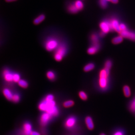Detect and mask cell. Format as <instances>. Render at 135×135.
Segmentation results:
<instances>
[{"label":"cell","instance_id":"obj_1","mask_svg":"<svg viewBox=\"0 0 135 135\" xmlns=\"http://www.w3.org/2000/svg\"><path fill=\"white\" fill-rule=\"evenodd\" d=\"M66 52V47L64 45H61L58 47L54 55L55 60L57 61H60L62 60Z\"/></svg>","mask_w":135,"mask_h":135},{"label":"cell","instance_id":"obj_2","mask_svg":"<svg viewBox=\"0 0 135 135\" xmlns=\"http://www.w3.org/2000/svg\"><path fill=\"white\" fill-rule=\"evenodd\" d=\"M58 46L57 41L54 39L47 40L45 43V48L47 51H52L57 48Z\"/></svg>","mask_w":135,"mask_h":135},{"label":"cell","instance_id":"obj_3","mask_svg":"<svg viewBox=\"0 0 135 135\" xmlns=\"http://www.w3.org/2000/svg\"><path fill=\"white\" fill-rule=\"evenodd\" d=\"M120 35L123 38L129 39L131 40L135 41V33L126 30L120 32Z\"/></svg>","mask_w":135,"mask_h":135},{"label":"cell","instance_id":"obj_4","mask_svg":"<svg viewBox=\"0 0 135 135\" xmlns=\"http://www.w3.org/2000/svg\"><path fill=\"white\" fill-rule=\"evenodd\" d=\"M99 26L102 30V32L105 34L108 33L112 29L110 22L107 21H104L101 22Z\"/></svg>","mask_w":135,"mask_h":135},{"label":"cell","instance_id":"obj_5","mask_svg":"<svg viewBox=\"0 0 135 135\" xmlns=\"http://www.w3.org/2000/svg\"><path fill=\"white\" fill-rule=\"evenodd\" d=\"M13 75L8 69H5L3 71L4 79L8 82H13Z\"/></svg>","mask_w":135,"mask_h":135},{"label":"cell","instance_id":"obj_6","mask_svg":"<svg viewBox=\"0 0 135 135\" xmlns=\"http://www.w3.org/2000/svg\"><path fill=\"white\" fill-rule=\"evenodd\" d=\"M110 23L111 25V29L115 31L118 33H120L121 31L119 27L120 24H119V22L117 20L115 19H112V20L110 22Z\"/></svg>","mask_w":135,"mask_h":135},{"label":"cell","instance_id":"obj_7","mask_svg":"<svg viewBox=\"0 0 135 135\" xmlns=\"http://www.w3.org/2000/svg\"><path fill=\"white\" fill-rule=\"evenodd\" d=\"M52 116L51 115L47 112H46V113L43 114L40 118V122L41 124L44 126L45 125L49 122Z\"/></svg>","mask_w":135,"mask_h":135},{"label":"cell","instance_id":"obj_8","mask_svg":"<svg viewBox=\"0 0 135 135\" xmlns=\"http://www.w3.org/2000/svg\"><path fill=\"white\" fill-rule=\"evenodd\" d=\"M99 85L102 89H105L108 87V78L99 77Z\"/></svg>","mask_w":135,"mask_h":135},{"label":"cell","instance_id":"obj_9","mask_svg":"<svg viewBox=\"0 0 135 135\" xmlns=\"http://www.w3.org/2000/svg\"><path fill=\"white\" fill-rule=\"evenodd\" d=\"M3 93L4 96L8 101H12L13 94L12 91L8 88H4L3 90Z\"/></svg>","mask_w":135,"mask_h":135},{"label":"cell","instance_id":"obj_10","mask_svg":"<svg viewBox=\"0 0 135 135\" xmlns=\"http://www.w3.org/2000/svg\"><path fill=\"white\" fill-rule=\"evenodd\" d=\"M100 44H93L88 49L87 52L89 55H94L98 52Z\"/></svg>","mask_w":135,"mask_h":135},{"label":"cell","instance_id":"obj_11","mask_svg":"<svg viewBox=\"0 0 135 135\" xmlns=\"http://www.w3.org/2000/svg\"><path fill=\"white\" fill-rule=\"evenodd\" d=\"M85 123L88 129L93 130L94 128V124L90 116H87L85 118Z\"/></svg>","mask_w":135,"mask_h":135},{"label":"cell","instance_id":"obj_12","mask_svg":"<svg viewBox=\"0 0 135 135\" xmlns=\"http://www.w3.org/2000/svg\"><path fill=\"white\" fill-rule=\"evenodd\" d=\"M25 135H30L32 133V126L30 124L26 123L24 125Z\"/></svg>","mask_w":135,"mask_h":135},{"label":"cell","instance_id":"obj_13","mask_svg":"<svg viewBox=\"0 0 135 135\" xmlns=\"http://www.w3.org/2000/svg\"><path fill=\"white\" fill-rule=\"evenodd\" d=\"M45 16L44 14H42L37 17L34 19L33 22L35 25H38L42 22L45 19Z\"/></svg>","mask_w":135,"mask_h":135},{"label":"cell","instance_id":"obj_14","mask_svg":"<svg viewBox=\"0 0 135 135\" xmlns=\"http://www.w3.org/2000/svg\"><path fill=\"white\" fill-rule=\"evenodd\" d=\"M68 11L71 13H76L79 11L76 8L74 3L70 4L68 6Z\"/></svg>","mask_w":135,"mask_h":135},{"label":"cell","instance_id":"obj_15","mask_svg":"<svg viewBox=\"0 0 135 135\" xmlns=\"http://www.w3.org/2000/svg\"><path fill=\"white\" fill-rule=\"evenodd\" d=\"M75 119L74 117L69 118L68 120H66V125L67 127H71L74 125L75 124Z\"/></svg>","mask_w":135,"mask_h":135},{"label":"cell","instance_id":"obj_16","mask_svg":"<svg viewBox=\"0 0 135 135\" xmlns=\"http://www.w3.org/2000/svg\"><path fill=\"white\" fill-rule=\"evenodd\" d=\"M90 39L91 40L92 43L94 45L99 44V39L98 35L96 34H93L90 37Z\"/></svg>","mask_w":135,"mask_h":135},{"label":"cell","instance_id":"obj_17","mask_svg":"<svg viewBox=\"0 0 135 135\" xmlns=\"http://www.w3.org/2000/svg\"><path fill=\"white\" fill-rule=\"evenodd\" d=\"M95 65L92 63H90L87 64L84 68V70L85 72L90 71L94 69Z\"/></svg>","mask_w":135,"mask_h":135},{"label":"cell","instance_id":"obj_18","mask_svg":"<svg viewBox=\"0 0 135 135\" xmlns=\"http://www.w3.org/2000/svg\"><path fill=\"white\" fill-rule=\"evenodd\" d=\"M123 37L121 35L114 37L112 40V43L115 44H118L121 43V42L123 41Z\"/></svg>","mask_w":135,"mask_h":135},{"label":"cell","instance_id":"obj_19","mask_svg":"<svg viewBox=\"0 0 135 135\" xmlns=\"http://www.w3.org/2000/svg\"><path fill=\"white\" fill-rule=\"evenodd\" d=\"M46 76L50 80L53 81L56 79L55 74L52 71H49L46 73Z\"/></svg>","mask_w":135,"mask_h":135},{"label":"cell","instance_id":"obj_20","mask_svg":"<svg viewBox=\"0 0 135 135\" xmlns=\"http://www.w3.org/2000/svg\"><path fill=\"white\" fill-rule=\"evenodd\" d=\"M74 4L79 11L81 10L84 8V4L81 1L78 0L75 1L74 3Z\"/></svg>","mask_w":135,"mask_h":135},{"label":"cell","instance_id":"obj_21","mask_svg":"<svg viewBox=\"0 0 135 135\" xmlns=\"http://www.w3.org/2000/svg\"><path fill=\"white\" fill-rule=\"evenodd\" d=\"M123 92L125 97H128L131 95L130 88L128 86H125L123 87Z\"/></svg>","mask_w":135,"mask_h":135},{"label":"cell","instance_id":"obj_22","mask_svg":"<svg viewBox=\"0 0 135 135\" xmlns=\"http://www.w3.org/2000/svg\"><path fill=\"white\" fill-rule=\"evenodd\" d=\"M18 84L20 87L23 88H26L28 87V83L24 79H20L18 82Z\"/></svg>","mask_w":135,"mask_h":135},{"label":"cell","instance_id":"obj_23","mask_svg":"<svg viewBox=\"0 0 135 135\" xmlns=\"http://www.w3.org/2000/svg\"><path fill=\"white\" fill-rule=\"evenodd\" d=\"M74 104V102L72 100H68V101H65L63 103V106L64 107L66 108L71 107L73 106Z\"/></svg>","mask_w":135,"mask_h":135},{"label":"cell","instance_id":"obj_24","mask_svg":"<svg viewBox=\"0 0 135 135\" xmlns=\"http://www.w3.org/2000/svg\"><path fill=\"white\" fill-rule=\"evenodd\" d=\"M78 95H79V97H80V98H81L83 101H86L88 99V96L86 93L84 91H80Z\"/></svg>","mask_w":135,"mask_h":135},{"label":"cell","instance_id":"obj_25","mask_svg":"<svg viewBox=\"0 0 135 135\" xmlns=\"http://www.w3.org/2000/svg\"><path fill=\"white\" fill-rule=\"evenodd\" d=\"M20 100V97L19 95L17 93H15L14 94H13L12 101L16 103L19 102Z\"/></svg>","mask_w":135,"mask_h":135},{"label":"cell","instance_id":"obj_26","mask_svg":"<svg viewBox=\"0 0 135 135\" xmlns=\"http://www.w3.org/2000/svg\"><path fill=\"white\" fill-rule=\"evenodd\" d=\"M112 66V63L110 60H108L105 63V69L107 70H110Z\"/></svg>","mask_w":135,"mask_h":135},{"label":"cell","instance_id":"obj_27","mask_svg":"<svg viewBox=\"0 0 135 135\" xmlns=\"http://www.w3.org/2000/svg\"><path fill=\"white\" fill-rule=\"evenodd\" d=\"M99 3L101 7L103 8H106L108 6V1L106 0H100Z\"/></svg>","mask_w":135,"mask_h":135},{"label":"cell","instance_id":"obj_28","mask_svg":"<svg viewBox=\"0 0 135 135\" xmlns=\"http://www.w3.org/2000/svg\"><path fill=\"white\" fill-rule=\"evenodd\" d=\"M20 76L18 73H14L13 75V82L18 83L20 80Z\"/></svg>","mask_w":135,"mask_h":135},{"label":"cell","instance_id":"obj_29","mask_svg":"<svg viewBox=\"0 0 135 135\" xmlns=\"http://www.w3.org/2000/svg\"><path fill=\"white\" fill-rule=\"evenodd\" d=\"M45 99L46 101H53L54 99V96L51 94H49L47 95L45 97Z\"/></svg>","mask_w":135,"mask_h":135},{"label":"cell","instance_id":"obj_30","mask_svg":"<svg viewBox=\"0 0 135 135\" xmlns=\"http://www.w3.org/2000/svg\"><path fill=\"white\" fill-rule=\"evenodd\" d=\"M130 108L132 111L135 112V99L133 101L130 105Z\"/></svg>","mask_w":135,"mask_h":135},{"label":"cell","instance_id":"obj_31","mask_svg":"<svg viewBox=\"0 0 135 135\" xmlns=\"http://www.w3.org/2000/svg\"><path fill=\"white\" fill-rule=\"evenodd\" d=\"M119 27H120V29L121 31L127 30L126 26L123 23H121V24H120V25H119Z\"/></svg>","mask_w":135,"mask_h":135},{"label":"cell","instance_id":"obj_32","mask_svg":"<svg viewBox=\"0 0 135 135\" xmlns=\"http://www.w3.org/2000/svg\"><path fill=\"white\" fill-rule=\"evenodd\" d=\"M113 135H124V133H123V132L122 131H117L115 132Z\"/></svg>","mask_w":135,"mask_h":135},{"label":"cell","instance_id":"obj_33","mask_svg":"<svg viewBox=\"0 0 135 135\" xmlns=\"http://www.w3.org/2000/svg\"><path fill=\"white\" fill-rule=\"evenodd\" d=\"M30 135H40V133H38L37 132L32 131Z\"/></svg>","mask_w":135,"mask_h":135},{"label":"cell","instance_id":"obj_34","mask_svg":"<svg viewBox=\"0 0 135 135\" xmlns=\"http://www.w3.org/2000/svg\"><path fill=\"white\" fill-rule=\"evenodd\" d=\"M119 1V0H112L111 2H112L113 4H117Z\"/></svg>","mask_w":135,"mask_h":135},{"label":"cell","instance_id":"obj_35","mask_svg":"<svg viewBox=\"0 0 135 135\" xmlns=\"http://www.w3.org/2000/svg\"><path fill=\"white\" fill-rule=\"evenodd\" d=\"M105 33H104L103 32H101V33H100V36L101 37H103L105 35Z\"/></svg>","mask_w":135,"mask_h":135},{"label":"cell","instance_id":"obj_36","mask_svg":"<svg viewBox=\"0 0 135 135\" xmlns=\"http://www.w3.org/2000/svg\"><path fill=\"white\" fill-rule=\"evenodd\" d=\"M16 0H6L7 2H12V1H15Z\"/></svg>","mask_w":135,"mask_h":135},{"label":"cell","instance_id":"obj_37","mask_svg":"<svg viewBox=\"0 0 135 135\" xmlns=\"http://www.w3.org/2000/svg\"><path fill=\"white\" fill-rule=\"evenodd\" d=\"M107 1H112V0H106Z\"/></svg>","mask_w":135,"mask_h":135},{"label":"cell","instance_id":"obj_38","mask_svg":"<svg viewBox=\"0 0 135 135\" xmlns=\"http://www.w3.org/2000/svg\"><path fill=\"white\" fill-rule=\"evenodd\" d=\"M100 135H106L105 134H104V133H102V134H100Z\"/></svg>","mask_w":135,"mask_h":135}]
</instances>
